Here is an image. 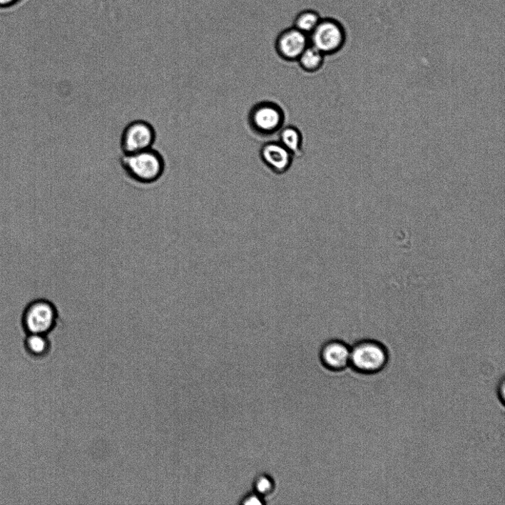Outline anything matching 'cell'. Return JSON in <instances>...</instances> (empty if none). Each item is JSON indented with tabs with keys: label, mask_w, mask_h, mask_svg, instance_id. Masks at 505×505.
<instances>
[{
	"label": "cell",
	"mask_w": 505,
	"mask_h": 505,
	"mask_svg": "<svg viewBox=\"0 0 505 505\" xmlns=\"http://www.w3.org/2000/svg\"><path fill=\"white\" fill-rule=\"evenodd\" d=\"M120 163L126 174L141 185L156 183L165 172L166 165L163 155L153 148L123 155Z\"/></svg>",
	"instance_id": "obj_1"
},
{
	"label": "cell",
	"mask_w": 505,
	"mask_h": 505,
	"mask_svg": "<svg viewBox=\"0 0 505 505\" xmlns=\"http://www.w3.org/2000/svg\"><path fill=\"white\" fill-rule=\"evenodd\" d=\"M388 362L387 349L377 340H361L351 348L350 365L359 374H377L386 368Z\"/></svg>",
	"instance_id": "obj_2"
},
{
	"label": "cell",
	"mask_w": 505,
	"mask_h": 505,
	"mask_svg": "<svg viewBox=\"0 0 505 505\" xmlns=\"http://www.w3.org/2000/svg\"><path fill=\"white\" fill-rule=\"evenodd\" d=\"M309 36L310 45L326 56L338 53L347 42L345 26L339 20L330 17L322 18Z\"/></svg>",
	"instance_id": "obj_3"
},
{
	"label": "cell",
	"mask_w": 505,
	"mask_h": 505,
	"mask_svg": "<svg viewBox=\"0 0 505 505\" xmlns=\"http://www.w3.org/2000/svg\"><path fill=\"white\" fill-rule=\"evenodd\" d=\"M285 111L272 101H262L250 109L248 121L251 131L260 136H270L285 126Z\"/></svg>",
	"instance_id": "obj_4"
},
{
	"label": "cell",
	"mask_w": 505,
	"mask_h": 505,
	"mask_svg": "<svg viewBox=\"0 0 505 505\" xmlns=\"http://www.w3.org/2000/svg\"><path fill=\"white\" fill-rule=\"evenodd\" d=\"M58 320L57 308L46 299L31 302L23 317L24 326L28 334L46 335L53 330Z\"/></svg>",
	"instance_id": "obj_5"
},
{
	"label": "cell",
	"mask_w": 505,
	"mask_h": 505,
	"mask_svg": "<svg viewBox=\"0 0 505 505\" xmlns=\"http://www.w3.org/2000/svg\"><path fill=\"white\" fill-rule=\"evenodd\" d=\"M156 140L154 127L147 121L135 120L123 130L120 148L123 155H130L153 148Z\"/></svg>",
	"instance_id": "obj_6"
},
{
	"label": "cell",
	"mask_w": 505,
	"mask_h": 505,
	"mask_svg": "<svg viewBox=\"0 0 505 505\" xmlns=\"http://www.w3.org/2000/svg\"><path fill=\"white\" fill-rule=\"evenodd\" d=\"M310 45V36L294 27L282 31L275 42V51L284 61L297 62L302 52Z\"/></svg>",
	"instance_id": "obj_7"
},
{
	"label": "cell",
	"mask_w": 505,
	"mask_h": 505,
	"mask_svg": "<svg viewBox=\"0 0 505 505\" xmlns=\"http://www.w3.org/2000/svg\"><path fill=\"white\" fill-rule=\"evenodd\" d=\"M260 157L262 163L277 175L288 172L295 158L278 141H268L262 145L260 150Z\"/></svg>",
	"instance_id": "obj_8"
},
{
	"label": "cell",
	"mask_w": 505,
	"mask_h": 505,
	"mask_svg": "<svg viewBox=\"0 0 505 505\" xmlns=\"http://www.w3.org/2000/svg\"><path fill=\"white\" fill-rule=\"evenodd\" d=\"M351 348L345 342L331 340L322 346L320 359L323 365L333 371L345 369L350 364Z\"/></svg>",
	"instance_id": "obj_9"
},
{
	"label": "cell",
	"mask_w": 505,
	"mask_h": 505,
	"mask_svg": "<svg viewBox=\"0 0 505 505\" xmlns=\"http://www.w3.org/2000/svg\"><path fill=\"white\" fill-rule=\"evenodd\" d=\"M278 133V141L295 157L304 153V136L299 128L293 126H284Z\"/></svg>",
	"instance_id": "obj_10"
},
{
	"label": "cell",
	"mask_w": 505,
	"mask_h": 505,
	"mask_svg": "<svg viewBox=\"0 0 505 505\" xmlns=\"http://www.w3.org/2000/svg\"><path fill=\"white\" fill-rule=\"evenodd\" d=\"M326 56L310 45L300 56L297 62L302 71L307 73H316L325 63Z\"/></svg>",
	"instance_id": "obj_11"
},
{
	"label": "cell",
	"mask_w": 505,
	"mask_h": 505,
	"mask_svg": "<svg viewBox=\"0 0 505 505\" xmlns=\"http://www.w3.org/2000/svg\"><path fill=\"white\" fill-rule=\"evenodd\" d=\"M318 12L312 9L300 11L295 16L293 27L310 36L321 21Z\"/></svg>",
	"instance_id": "obj_12"
},
{
	"label": "cell",
	"mask_w": 505,
	"mask_h": 505,
	"mask_svg": "<svg viewBox=\"0 0 505 505\" xmlns=\"http://www.w3.org/2000/svg\"><path fill=\"white\" fill-rule=\"evenodd\" d=\"M26 345L30 353L34 355H42L49 349V341L46 335L29 334Z\"/></svg>",
	"instance_id": "obj_13"
},
{
	"label": "cell",
	"mask_w": 505,
	"mask_h": 505,
	"mask_svg": "<svg viewBox=\"0 0 505 505\" xmlns=\"http://www.w3.org/2000/svg\"><path fill=\"white\" fill-rule=\"evenodd\" d=\"M256 493L261 496L270 494L274 489L273 481L267 476H259L255 482Z\"/></svg>",
	"instance_id": "obj_14"
},
{
	"label": "cell",
	"mask_w": 505,
	"mask_h": 505,
	"mask_svg": "<svg viewBox=\"0 0 505 505\" xmlns=\"http://www.w3.org/2000/svg\"><path fill=\"white\" fill-rule=\"evenodd\" d=\"M242 504L245 505H260L264 504L265 501L262 500V497L256 493L255 494L247 496L244 499L243 501H242Z\"/></svg>",
	"instance_id": "obj_15"
},
{
	"label": "cell",
	"mask_w": 505,
	"mask_h": 505,
	"mask_svg": "<svg viewBox=\"0 0 505 505\" xmlns=\"http://www.w3.org/2000/svg\"><path fill=\"white\" fill-rule=\"evenodd\" d=\"M504 390H505L504 379L502 378V379L499 383L498 390H497V394L499 396L498 397H499V399L501 401L502 405H504Z\"/></svg>",
	"instance_id": "obj_16"
},
{
	"label": "cell",
	"mask_w": 505,
	"mask_h": 505,
	"mask_svg": "<svg viewBox=\"0 0 505 505\" xmlns=\"http://www.w3.org/2000/svg\"><path fill=\"white\" fill-rule=\"evenodd\" d=\"M14 1V0H0V6L9 5Z\"/></svg>",
	"instance_id": "obj_17"
}]
</instances>
